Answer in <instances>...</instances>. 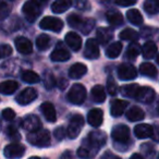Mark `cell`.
<instances>
[{
    "mask_svg": "<svg viewBox=\"0 0 159 159\" xmlns=\"http://www.w3.org/2000/svg\"><path fill=\"white\" fill-rule=\"evenodd\" d=\"M66 21H68V24L71 27L82 32L84 35H87L93 30L94 25H95V21L94 20H92V19H83L81 16L75 13L70 14L68 16V19H66Z\"/></svg>",
    "mask_w": 159,
    "mask_h": 159,
    "instance_id": "6da1fadb",
    "label": "cell"
},
{
    "mask_svg": "<svg viewBox=\"0 0 159 159\" xmlns=\"http://www.w3.org/2000/svg\"><path fill=\"white\" fill-rule=\"evenodd\" d=\"M27 141L30 144L37 147H47L50 145V133L48 130H38L27 134Z\"/></svg>",
    "mask_w": 159,
    "mask_h": 159,
    "instance_id": "7a4b0ae2",
    "label": "cell"
},
{
    "mask_svg": "<svg viewBox=\"0 0 159 159\" xmlns=\"http://www.w3.org/2000/svg\"><path fill=\"white\" fill-rule=\"evenodd\" d=\"M22 12L29 22H35L42 13V5L37 1H26L23 5Z\"/></svg>",
    "mask_w": 159,
    "mask_h": 159,
    "instance_id": "3957f363",
    "label": "cell"
},
{
    "mask_svg": "<svg viewBox=\"0 0 159 159\" xmlns=\"http://www.w3.org/2000/svg\"><path fill=\"white\" fill-rule=\"evenodd\" d=\"M86 98V89L82 84H74L68 93V100L73 105H81Z\"/></svg>",
    "mask_w": 159,
    "mask_h": 159,
    "instance_id": "277c9868",
    "label": "cell"
},
{
    "mask_svg": "<svg viewBox=\"0 0 159 159\" xmlns=\"http://www.w3.org/2000/svg\"><path fill=\"white\" fill-rule=\"evenodd\" d=\"M83 125H84V118L81 115H75L71 118L70 123L66 129V135L70 139H76L81 133Z\"/></svg>",
    "mask_w": 159,
    "mask_h": 159,
    "instance_id": "5b68a950",
    "label": "cell"
},
{
    "mask_svg": "<svg viewBox=\"0 0 159 159\" xmlns=\"http://www.w3.org/2000/svg\"><path fill=\"white\" fill-rule=\"evenodd\" d=\"M111 137L113 142L119 144H125L130 141V129L124 124L116 125L111 131Z\"/></svg>",
    "mask_w": 159,
    "mask_h": 159,
    "instance_id": "8992f818",
    "label": "cell"
},
{
    "mask_svg": "<svg viewBox=\"0 0 159 159\" xmlns=\"http://www.w3.org/2000/svg\"><path fill=\"white\" fill-rule=\"evenodd\" d=\"M40 29L46 30V31H51L59 33L63 29V22L60 19L53 18V16H45L39 22Z\"/></svg>",
    "mask_w": 159,
    "mask_h": 159,
    "instance_id": "52a82bcc",
    "label": "cell"
},
{
    "mask_svg": "<svg viewBox=\"0 0 159 159\" xmlns=\"http://www.w3.org/2000/svg\"><path fill=\"white\" fill-rule=\"evenodd\" d=\"M137 76V71L134 66L130 63H122L118 68V77L121 81H131Z\"/></svg>",
    "mask_w": 159,
    "mask_h": 159,
    "instance_id": "ba28073f",
    "label": "cell"
},
{
    "mask_svg": "<svg viewBox=\"0 0 159 159\" xmlns=\"http://www.w3.org/2000/svg\"><path fill=\"white\" fill-rule=\"evenodd\" d=\"M99 148H97L96 146H94L93 144H91L89 142V139H85L83 144L81 145V147L77 149V156L80 158H84V159H89L93 158L97 155Z\"/></svg>",
    "mask_w": 159,
    "mask_h": 159,
    "instance_id": "9c48e42d",
    "label": "cell"
},
{
    "mask_svg": "<svg viewBox=\"0 0 159 159\" xmlns=\"http://www.w3.org/2000/svg\"><path fill=\"white\" fill-rule=\"evenodd\" d=\"M21 124H22V128L29 131L30 133L36 132V131L42 129V122H40L39 118L35 115H29L25 118H23Z\"/></svg>",
    "mask_w": 159,
    "mask_h": 159,
    "instance_id": "30bf717a",
    "label": "cell"
},
{
    "mask_svg": "<svg viewBox=\"0 0 159 159\" xmlns=\"http://www.w3.org/2000/svg\"><path fill=\"white\" fill-rule=\"evenodd\" d=\"M37 98V92L33 87H27L24 91H22L18 96H16V100L19 105L21 106H25V105H29L31 102H33L34 100Z\"/></svg>",
    "mask_w": 159,
    "mask_h": 159,
    "instance_id": "8fae6325",
    "label": "cell"
},
{
    "mask_svg": "<svg viewBox=\"0 0 159 159\" xmlns=\"http://www.w3.org/2000/svg\"><path fill=\"white\" fill-rule=\"evenodd\" d=\"M100 56L99 45L96 42V39H87L84 48V57L89 60L98 59Z\"/></svg>",
    "mask_w": 159,
    "mask_h": 159,
    "instance_id": "7c38bea8",
    "label": "cell"
},
{
    "mask_svg": "<svg viewBox=\"0 0 159 159\" xmlns=\"http://www.w3.org/2000/svg\"><path fill=\"white\" fill-rule=\"evenodd\" d=\"M24 152L25 147L18 143H12L6 146L5 150H3V154L8 159H19L24 155Z\"/></svg>",
    "mask_w": 159,
    "mask_h": 159,
    "instance_id": "4fadbf2b",
    "label": "cell"
},
{
    "mask_svg": "<svg viewBox=\"0 0 159 159\" xmlns=\"http://www.w3.org/2000/svg\"><path fill=\"white\" fill-rule=\"evenodd\" d=\"M155 95L156 94H155V91L152 89H150L148 86H139L134 98L137 102H143V104H150L154 100Z\"/></svg>",
    "mask_w": 159,
    "mask_h": 159,
    "instance_id": "5bb4252c",
    "label": "cell"
},
{
    "mask_svg": "<svg viewBox=\"0 0 159 159\" xmlns=\"http://www.w3.org/2000/svg\"><path fill=\"white\" fill-rule=\"evenodd\" d=\"M87 121L94 128H99L104 121V112L102 109L94 108L87 115Z\"/></svg>",
    "mask_w": 159,
    "mask_h": 159,
    "instance_id": "9a60e30c",
    "label": "cell"
},
{
    "mask_svg": "<svg viewBox=\"0 0 159 159\" xmlns=\"http://www.w3.org/2000/svg\"><path fill=\"white\" fill-rule=\"evenodd\" d=\"M86 139H89V143L93 144L94 146H96V147L100 149V147L106 144L107 135L102 131H93V132L89 133Z\"/></svg>",
    "mask_w": 159,
    "mask_h": 159,
    "instance_id": "2e32d148",
    "label": "cell"
},
{
    "mask_svg": "<svg viewBox=\"0 0 159 159\" xmlns=\"http://www.w3.org/2000/svg\"><path fill=\"white\" fill-rule=\"evenodd\" d=\"M70 58H71V53L64 47H62L60 43L50 55V59L55 62H63L69 60Z\"/></svg>",
    "mask_w": 159,
    "mask_h": 159,
    "instance_id": "e0dca14e",
    "label": "cell"
},
{
    "mask_svg": "<svg viewBox=\"0 0 159 159\" xmlns=\"http://www.w3.org/2000/svg\"><path fill=\"white\" fill-rule=\"evenodd\" d=\"M66 44L72 49L73 51H79L82 47V38L74 32H69L66 35Z\"/></svg>",
    "mask_w": 159,
    "mask_h": 159,
    "instance_id": "ac0fdd59",
    "label": "cell"
},
{
    "mask_svg": "<svg viewBox=\"0 0 159 159\" xmlns=\"http://www.w3.org/2000/svg\"><path fill=\"white\" fill-rule=\"evenodd\" d=\"M14 44H16V50L22 55H30L33 51V45H32L31 40L25 37H18Z\"/></svg>",
    "mask_w": 159,
    "mask_h": 159,
    "instance_id": "d6986e66",
    "label": "cell"
},
{
    "mask_svg": "<svg viewBox=\"0 0 159 159\" xmlns=\"http://www.w3.org/2000/svg\"><path fill=\"white\" fill-rule=\"evenodd\" d=\"M128 102L122 99H115L110 102V113L112 117H120L124 113Z\"/></svg>",
    "mask_w": 159,
    "mask_h": 159,
    "instance_id": "ffe728a7",
    "label": "cell"
},
{
    "mask_svg": "<svg viewBox=\"0 0 159 159\" xmlns=\"http://www.w3.org/2000/svg\"><path fill=\"white\" fill-rule=\"evenodd\" d=\"M40 111H42L43 116L48 122H56L57 120V113H56V109L51 102H43L40 106Z\"/></svg>",
    "mask_w": 159,
    "mask_h": 159,
    "instance_id": "44dd1931",
    "label": "cell"
},
{
    "mask_svg": "<svg viewBox=\"0 0 159 159\" xmlns=\"http://www.w3.org/2000/svg\"><path fill=\"white\" fill-rule=\"evenodd\" d=\"M86 72H87V66L85 64L77 62V63L73 64L70 68V70H69V76H70V79L79 80L82 76H84L86 74Z\"/></svg>",
    "mask_w": 159,
    "mask_h": 159,
    "instance_id": "7402d4cb",
    "label": "cell"
},
{
    "mask_svg": "<svg viewBox=\"0 0 159 159\" xmlns=\"http://www.w3.org/2000/svg\"><path fill=\"white\" fill-rule=\"evenodd\" d=\"M134 134L137 139H147V137H152V126L146 123L137 124L134 128Z\"/></svg>",
    "mask_w": 159,
    "mask_h": 159,
    "instance_id": "603a6c76",
    "label": "cell"
},
{
    "mask_svg": "<svg viewBox=\"0 0 159 159\" xmlns=\"http://www.w3.org/2000/svg\"><path fill=\"white\" fill-rule=\"evenodd\" d=\"M142 37L147 39L148 42H157L159 40V30L150 26H144L141 29Z\"/></svg>",
    "mask_w": 159,
    "mask_h": 159,
    "instance_id": "cb8c5ba5",
    "label": "cell"
},
{
    "mask_svg": "<svg viewBox=\"0 0 159 159\" xmlns=\"http://www.w3.org/2000/svg\"><path fill=\"white\" fill-rule=\"evenodd\" d=\"M96 35H97L96 42L99 43V44H102V45H106L112 39L113 32L111 31L110 29H107V27H100V29H98Z\"/></svg>",
    "mask_w": 159,
    "mask_h": 159,
    "instance_id": "d4e9b609",
    "label": "cell"
},
{
    "mask_svg": "<svg viewBox=\"0 0 159 159\" xmlns=\"http://www.w3.org/2000/svg\"><path fill=\"white\" fill-rule=\"evenodd\" d=\"M107 20H108L109 24L112 25V26H120V25L123 24L124 20H123V16L120 13L118 10H109L106 13Z\"/></svg>",
    "mask_w": 159,
    "mask_h": 159,
    "instance_id": "484cf974",
    "label": "cell"
},
{
    "mask_svg": "<svg viewBox=\"0 0 159 159\" xmlns=\"http://www.w3.org/2000/svg\"><path fill=\"white\" fill-rule=\"evenodd\" d=\"M126 118L128 120L132 122H137V121H142V120L145 118V112L142 110L139 107L137 106H133L126 112Z\"/></svg>",
    "mask_w": 159,
    "mask_h": 159,
    "instance_id": "4316f807",
    "label": "cell"
},
{
    "mask_svg": "<svg viewBox=\"0 0 159 159\" xmlns=\"http://www.w3.org/2000/svg\"><path fill=\"white\" fill-rule=\"evenodd\" d=\"M92 99L94 100L97 104H102L106 100V92H105L104 87L100 86V85H95V86L92 89L91 92Z\"/></svg>",
    "mask_w": 159,
    "mask_h": 159,
    "instance_id": "83f0119b",
    "label": "cell"
},
{
    "mask_svg": "<svg viewBox=\"0 0 159 159\" xmlns=\"http://www.w3.org/2000/svg\"><path fill=\"white\" fill-rule=\"evenodd\" d=\"M18 87L19 84L16 81H12V80L5 81V82L0 83V93L5 94V95H11L18 89Z\"/></svg>",
    "mask_w": 159,
    "mask_h": 159,
    "instance_id": "f1b7e54d",
    "label": "cell"
},
{
    "mask_svg": "<svg viewBox=\"0 0 159 159\" xmlns=\"http://www.w3.org/2000/svg\"><path fill=\"white\" fill-rule=\"evenodd\" d=\"M126 18H128L129 22L132 23L133 25H139L143 24V16L142 13L137 9H130L126 12Z\"/></svg>",
    "mask_w": 159,
    "mask_h": 159,
    "instance_id": "f546056e",
    "label": "cell"
},
{
    "mask_svg": "<svg viewBox=\"0 0 159 159\" xmlns=\"http://www.w3.org/2000/svg\"><path fill=\"white\" fill-rule=\"evenodd\" d=\"M157 46L155 43L152 42H147L146 44H144L143 48H142V53H143V57L145 59H152L155 56L157 55Z\"/></svg>",
    "mask_w": 159,
    "mask_h": 159,
    "instance_id": "4dcf8cb0",
    "label": "cell"
},
{
    "mask_svg": "<svg viewBox=\"0 0 159 159\" xmlns=\"http://www.w3.org/2000/svg\"><path fill=\"white\" fill-rule=\"evenodd\" d=\"M72 2L69 1V0H58V1H55V2L51 5V11L53 13H63L66 12L69 8L71 7Z\"/></svg>",
    "mask_w": 159,
    "mask_h": 159,
    "instance_id": "1f68e13d",
    "label": "cell"
},
{
    "mask_svg": "<svg viewBox=\"0 0 159 159\" xmlns=\"http://www.w3.org/2000/svg\"><path fill=\"white\" fill-rule=\"evenodd\" d=\"M139 72L144 76L152 77V79L157 76V69L150 62H144V63H142L139 66Z\"/></svg>",
    "mask_w": 159,
    "mask_h": 159,
    "instance_id": "d6a6232c",
    "label": "cell"
},
{
    "mask_svg": "<svg viewBox=\"0 0 159 159\" xmlns=\"http://www.w3.org/2000/svg\"><path fill=\"white\" fill-rule=\"evenodd\" d=\"M122 51V44L120 42H115L108 46L106 50V56L110 59H115L121 53Z\"/></svg>",
    "mask_w": 159,
    "mask_h": 159,
    "instance_id": "836d02e7",
    "label": "cell"
},
{
    "mask_svg": "<svg viewBox=\"0 0 159 159\" xmlns=\"http://www.w3.org/2000/svg\"><path fill=\"white\" fill-rule=\"evenodd\" d=\"M141 51H142L141 46L137 43H132V44L129 45L128 49H126L125 58L128 60H134L141 53Z\"/></svg>",
    "mask_w": 159,
    "mask_h": 159,
    "instance_id": "e575fe53",
    "label": "cell"
},
{
    "mask_svg": "<svg viewBox=\"0 0 159 159\" xmlns=\"http://www.w3.org/2000/svg\"><path fill=\"white\" fill-rule=\"evenodd\" d=\"M22 80L24 81L25 83L27 84H36V83L39 82V76H38L37 73H35L34 71H31V70H27V71H24L21 75Z\"/></svg>",
    "mask_w": 159,
    "mask_h": 159,
    "instance_id": "d590c367",
    "label": "cell"
},
{
    "mask_svg": "<svg viewBox=\"0 0 159 159\" xmlns=\"http://www.w3.org/2000/svg\"><path fill=\"white\" fill-rule=\"evenodd\" d=\"M144 10L148 14L159 13V0H147L144 2Z\"/></svg>",
    "mask_w": 159,
    "mask_h": 159,
    "instance_id": "8d00e7d4",
    "label": "cell"
},
{
    "mask_svg": "<svg viewBox=\"0 0 159 159\" xmlns=\"http://www.w3.org/2000/svg\"><path fill=\"white\" fill-rule=\"evenodd\" d=\"M50 37L47 34H40L37 38H36V47L39 50H46L50 46Z\"/></svg>",
    "mask_w": 159,
    "mask_h": 159,
    "instance_id": "74e56055",
    "label": "cell"
},
{
    "mask_svg": "<svg viewBox=\"0 0 159 159\" xmlns=\"http://www.w3.org/2000/svg\"><path fill=\"white\" fill-rule=\"evenodd\" d=\"M120 38L123 40H129V42H134V40H137L139 37V33L136 31L132 29H125L120 33Z\"/></svg>",
    "mask_w": 159,
    "mask_h": 159,
    "instance_id": "f35d334b",
    "label": "cell"
},
{
    "mask_svg": "<svg viewBox=\"0 0 159 159\" xmlns=\"http://www.w3.org/2000/svg\"><path fill=\"white\" fill-rule=\"evenodd\" d=\"M139 84H129V85H124L121 89V93L123 96H126V97L130 98H134L135 95H136V92L139 89Z\"/></svg>",
    "mask_w": 159,
    "mask_h": 159,
    "instance_id": "ab89813d",
    "label": "cell"
},
{
    "mask_svg": "<svg viewBox=\"0 0 159 159\" xmlns=\"http://www.w3.org/2000/svg\"><path fill=\"white\" fill-rule=\"evenodd\" d=\"M44 85L47 89H51L56 85V79L50 72H46L44 74Z\"/></svg>",
    "mask_w": 159,
    "mask_h": 159,
    "instance_id": "60d3db41",
    "label": "cell"
},
{
    "mask_svg": "<svg viewBox=\"0 0 159 159\" xmlns=\"http://www.w3.org/2000/svg\"><path fill=\"white\" fill-rule=\"evenodd\" d=\"M10 11H11L10 6L5 1H0V21L5 20L10 14Z\"/></svg>",
    "mask_w": 159,
    "mask_h": 159,
    "instance_id": "b9f144b4",
    "label": "cell"
},
{
    "mask_svg": "<svg viewBox=\"0 0 159 159\" xmlns=\"http://www.w3.org/2000/svg\"><path fill=\"white\" fill-rule=\"evenodd\" d=\"M107 89H108V93L110 94V95H116V94H117L118 86L112 76H109V79L107 80Z\"/></svg>",
    "mask_w": 159,
    "mask_h": 159,
    "instance_id": "7bdbcfd3",
    "label": "cell"
},
{
    "mask_svg": "<svg viewBox=\"0 0 159 159\" xmlns=\"http://www.w3.org/2000/svg\"><path fill=\"white\" fill-rule=\"evenodd\" d=\"M141 149H142V152H144L145 157H147V158H149V159H152L155 150H154V147H152L149 143L143 144V145L141 146ZM145 157H144V158H145Z\"/></svg>",
    "mask_w": 159,
    "mask_h": 159,
    "instance_id": "ee69618b",
    "label": "cell"
},
{
    "mask_svg": "<svg viewBox=\"0 0 159 159\" xmlns=\"http://www.w3.org/2000/svg\"><path fill=\"white\" fill-rule=\"evenodd\" d=\"M7 135L12 141H20L21 139L20 133H19V131L16 130L14 126H9V128L7 129Z\"/></svg>",
    "mask_w": 159,
    "mask_h": 159,
    "instance_id": "f6af8a7d",
    "label": "cell"
},
{
    "mask_svg": "<svg viewBox=\"0 0 159 159\" xmlns=\"http://www.w3.org/2000/svg\"><path fill=\"white\" fill-rule=\"evenodd\" d=\"M53 135H55V137L58 141H62L66 136V130L63 126H58L55 130V132H53Z\"/></svg>",
    "mask_w": 159,
    "mask_h": 159,
    "instance_id": "bcb514c9",
    "label": "cell"
},
{
    "mask_svg": "<svg viewBox=\"0 0 159 159\" xmlns=\"http://www.w3.org/2000/svg\"><path fill=\"white\" fill-rule=\"evenodd\" d=\"M12 53V48L9 45H0V58H6Z\"/></svg>",
    "mask_w": 159,
    "mask_h": 159,
    "instance_id": "7dc6e473",
    "label": "cell"
},
{
    "mask_svg": "<svg viewBox=\"0 0 159 159\" xmlns=\"http://www.w3.org/2000/svg\"><path fill=\"white\" fill-rule=\"evenodd\" d=\"M2 118L7 121H12L16 118V112L11 108H7L2 110Z\"/></svg>",
    "mask_w": 159,
    "mask_h": 159,
    "instance_id": "c3c4849f",
    "label": "cell"
},
{
    "mask_svg": "<svg viewBox=\"0 0 159 159\" xmlns=\"http://www.w3.org/2000/svg\"><path fill=\"white\" fill-rule=\"evenodd\" d=\"M152 137L154 139V141L158 142L159 143V125L156 124V125L152 126Z\"/></svg>",
    "mask_w": 159,
    "mask_h": 159,
    "instance_id": "681fc988",
    "label": "cell"
},
{
    "mask_svg": "<svg viewBox=\"0 0 159 159\" xmlns=\"http://www.w3.org/2000/svg\"><path fill=\"white\" fill-rule=\"evenodd\" d=\"M102 159H121V158H119L118 156H116V155L112 154L111 152H106L102 156Z\"/></svg>",
    "mask_w": 159,
    "mask_h": 159,
    "instance_id": "f907efd6",
    "label": "cell"
},
{
    "mask_svg": "<svg viewBox=\"0 0 159 159\" xmlns=\"http://www.w3.org/2000/svg\"><path fill=\"white\" fill-rule=\"evenodd\" d=\"M136 1H116V5L121 6V7H130V6H134Z\"/></svg>",
    "mask_w": 159,
    "mask_h": 159,
    "instance_id": "816d5d0a",
    "label": "cell"
},
{
    "mask_svg": "<svg viewBox=\"0 0 159 159\" xmlns=\"http://www.w3.org/2000/svg\"><path fill=\"white\" fill-rule=\"evenodd\" d=\"M60 159H72V154H71V152H69V150L68 152H64Z\"/></svg>",
    "mask_w": 159,
    "mask_h": 159,
    "instance_id": "f5cc1de1",
    "label": "cell"
},
{
    "mask_svg": "<svg viewBox=\"0 0 159 159\" xmlns=\"http://www.w3.org/2000/svg\"><path fill=\"white\" fill-rule=\"evenodd\" d=\"M130 159H145L144 158L142 155H139V154H133L132 156H131V158Z\"/></svg>",
    "mask_w": 159,
    "mask_h": 159,
    "instance_id": "db71d44e",
    "label": "cell"
},
{
    "mask_svg": "<svg viewBox=\"0 0 159 159\" xmlns=\"http://www.w3.org/2000/svg\"><path fill=\"white\" fill-rule=\"evenodd\" d=\"M66 81H64L63 79H61V86H60V89H64L63 86H66Z\"/></svg>",
    "mask_w": 159,
    "mask_h": 159,
    "instance_id": "11a10c76",
    "label": "cell"
},
{
    "mask_svg": "<svg viewBox=\"0 0 159 159\" xmlns=\"http://www.w3.org/2000/svg\"><path fill=\"white\" fill-rule=\"evenodd\" d=\"M29 159H40L39 157H36V156H33V157H31V158H29Z\"/></svg>",
    "mask_w": 159,
    "mask_h": 159,
    "instance_id": "9f6ffc18",
    "label": "cell"
},
{
    "mask_svg": "<svg viewBox=\"0 0 159 159\" xmlns=\"http://www.w3.org/2000/svg\"><path fill=\"white\" fill-rule=\"evenodd\" d=\"M156 61H157V63H158V64H159V55H158V56H157V59H156Z\"/></svg>",
    "mask_w": 159,
    "mask_h": 159,
    "instance_id": "6f0895ef",
    "label": "cell"
},
{
    "mask_svg": "<svg viewBox=\"0 0 159 159\" xmlns=\"http://www.w3.org/2000/svg\"><path fill=\"white\" fill-rule=\"evenodd\" d=\"M0 130H1V120H0Z\"/></svg>",
    "mask_w": 159,
    "mask_h": 159,
    "instance_id": "680465c9",
    "label": "cell"
},
{
    "mask_svg": "<svg viewBox=\"0 0 159 159\" xmlns=\"http://www.w3.org/2000/svg\"><path fill=\"white\" fill-rule=\"evenodd\" d=\"M158 159H159V155H158Z\"/></svg>",
    "mask_w": 159,
    "mask_h": 159,
    "instance_id": "91938a15",
    "label": "cell"
}]
</instances>
